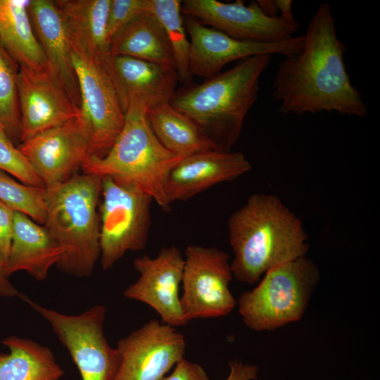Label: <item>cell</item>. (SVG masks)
I'll return each instance as SVG.
<instances>
[{
	"label": "cell",
	"instance_id": "cell-1",
	"mask_svg": "<svg viewBox=\"0 0 380 380\" xmlns=\"http://www.w3.org/2000/svg\"><path fill=\"white\" fill-rule=\"evenodd\" d=\"M345 52L331 8L322 3L309 22L300 51L285 56L278 64L272 96L279 110L284 114L326 111L366 117L367 107L351 83Z\"/></svg>",
	"mask_w": 380,
	"mask_h": 380
},
{
	"label": "cell",
	"instance_id": "cell-2",
	"mask_svg": "<svg viewBox=\"0 0 380 380\" xmlns=\"http://www.w3.org/2000/svg\"><path fill=\"white\" fill-rule=\"evenodd\" d=\"M227 229L232 275L249 284L270 269L305 256L310 247L300 219L273 194L249 196L229 217Z\"/></svg>",
	"mask_w": 380,
	"mask_h": 380
},
{
	"label": "cell",
	"instance_id": "cell-3",
	"mask_svg": "<svg viewBox=\"0 0 380 380\" xmlns=\"http://www.w3.org/2000/svg\"><path fill=\"white\" fill-rule=\"evenodd\" d=\"M272 55L246 58L199 85L175 94L170 104L197 124L219 151H231L258 99L259 83Z\"/></svg>",
	"mask_w": 380,
	"mask_h": 380
},
{
	"label": "cell",
	"instance_id": "cell-4",
	"mask_svg": "<svg viewBox=\"0 0 380 380\" xmlns=\"http://www.w3.org/2000/svg\"><path fill=\"white\" fill-rule=\"evenodd\" d=\"M148 108L144 97L131 94L122 129L110 150L102 157L88 156L81 167L84 173L108 176L118 183L135 186L168 210L165 180L184 158L170 153L156 138L147 118Z\"/></svg>",
	"mask_w": 380,
	"mask_h": 380
},
{
	"label": "cell",
	"instance_id": "cell-5",
	"mask_svg": "<svg viewBox=\"0 0 380 380\" xmlns=\"http://www.w3.org/2000/svg\"><path fill=\"white\" fill-rule=\"evenodd\" d=\"M101 189V177L87 173L45 188L44 225L63 249L56 265L69 275L90 276L100 258Z\"/></svg>",
	"mask_w": 380,
	"mask_h": 380
},
{
	"label": "cell",
	"instance_id": "cell-6",
	"mask_svg": "<svg viewBox=\"0 0 380 380\" xmlns=\"http://www.w3.org/2000/svg\"><path fill=\"white\" fill-rule=\"evenodd\" d=\"M319 279L317 265L306 256L277 265L264 274L256 287L240 296L239 312L256 331L299 321Z\"/></svg>",
	"mask_w": 380,
	"mask_h": 380
},
{
	"label": "cell",
	"instance_id": "cell-7",
	"mask_svg": "<svg viewBox=\"0 0 380 380\" xmlns=\"http://www.w3.org/2000/svg\"><path fill=\"white\" fill-rule=\"evenodd\" d=\"M100 261L107 270L128 251L143 250L151 226L153 198L139 189L101 177Z\"/></svg>",
	"mask_w": 380,
	"mask_h": 380
},
{
	"label": "cell",
	"instance_id": "cell-8",
	"mask_svg": "<svg viewBox=\"0 0 380 380\" xmlns=\"http://www.w3.org/2000/svg\"><path fill=\"white\" fill-rule=\"evenodd\" d=\"M51 325L68 350L82 380H115L120 365L116 348L108 343L103 324L106 308L96 305L78 315H65L21 296Z\"/></svg>",
	"mask_w": 380,
	"mask_h": 380
},
{
	"label": "cell",
	"instance_id": "cell-9",
	"mask_svg": "<svg viewBox=\"0 0 380 380\" xmlns=\"http://www.w3.org/2000/svg\"><path fill=\"white\" fill-rule=\"evenodd\" d=\"M184 260L180 302L187 322L230 313L237 301L229 290L233 275L227 253L216 247L189 245Z\"/></svg>",
	"mask_w": 380,
	"mask_h": 380
},
{
	"label": "cell",
	"instance_id": "cell-10",
	"mask_svg": "<svg viewBox=\"0 0 380 380\" xmlns=\"http://www.w3.org/2000/svg\"><path fill=\"white\" fill-rule=\"evenodd\" d=\"M70 49L80 89V115L89 135V156L102 157L122 131L125 113L105 69L80 51Z\"/></svg>",
	"mask_w": 380,
	"mask_h": 380
},
{
	"label": "cell",
	"instance_id": "cell-11",
	"mask_svg": "<svg viewBox=\"0 0 380 380\" xmlns=\"http://www.w3.org/2000/svg\"><path fill=\"white\" fill-rule=\"evenodd\" d=\"M182 13L204 25H210L230 37L246 42L274 43L294 37L299 29L295 20L265 14L257 1L248 6L241 1L186 0Z\"/></svg>",
	"mask_w": 380,
	"mask_h": 380
},
{
	"label": "cell",
	"instance_id": "cell-12",
	"mask_svg": "<svg viewBox=\"0 0 380 380\" xmlns=\"http://www.w3.org/2000/svg\"><path fill=\"white\" fill-rule=\"evenodd\" d=\"M186 341L175 327L151 319L120 339L115 380H161L184 358Z\"/></svg>",
	"mask_w": 380,
	"mask_h": 380
},
{
	"label": "cell",
	"instance_id": "cell-13",
	"mask_svg": "<svg viewBox=\"0 0 380 380\" xmlns=\"http://www.w3.org/2000/svg\"><path fill=\"white\" fill-rule=\"evenodd\" d=\"M18 148L49 188L75 174L89 156V139L80 115L20 142Z\"/></svg>",
	"mask_w": 380,
	"mask_h": 380
},
{
	"label": "cell",
	"instance_id": "cell-14",
	"mask_svg": "<svg viewBox=\"0 0 380 380\" xmlns=\"http://www.w3.org/2000/svg\"><path fill=\"white\" fill-rule=\"evenodd\" d=\"M184 263L181 251L175 246L163 247L153 258L137 257L133 265L139 277L124 290L123 296L150 306L164 324L173 327L185 326L188 322L179 296Z\"/></svg>",
	"mask_w": 380,
	"mask_h": 380
},
{
	"label": "cell",
	"instance_id": "cell-15",
	"mask_svg": "<svg viewBox=\"0 0 380 380\" xmlns=\"http://www.w3.org/2000/svg\"><path fill=\"white\" fill-rule=\"evenodd\" d=\"M184 24L190 37L189 71L208 79L229 63L262 54L289 56L299 52L303 43V35L274 43L239 41L190 17Z\"/></svg>",
	"mask_w": 380,
	"mask_h": 380
},
{
	"label": "cell",
	"instance_id": "cell-16",
	"mask_svg": "<svg viewBox=\"0 0 380 380\" xmlns=\"http://www.w3.org/2000/svg\"><path fill=\"white\" fill-rule=\"evenodd\" d=\"M20 143L81 114L48 68L20 66Z\"/></svg>",
	"mask_w": 380,
	"mask_h": 380
},
{
	"label": "cell",
	"instance_id": "cell-17",
	"mask_svg": "<svg viewBox=\"0 0 380 380\" xmlns=\"http://www.w3.org/2000/svg\"><path fill=\"white\" fill-rule=\"evenodd\" d=\"M252 166L241 152L209 150L184 157L169 172L165 193L170 204L186 201L247 173Z\"/></svg>",
	"mask_w": 380,
	"mask_h": 380
},
{
	"label": "cell",
	"instance_id": "cell-18",
	"mask_svg": "<svg viewBox=\"0 0 380 380\" xmlns=\"http://www.w3.org/2000/svg\"><path fill=\"white\" fill-rule=\"evenodd\" d=\"M30 18L47 68L72 101L80 107L78 81L63 20L55 1L30 0Z\"/></svg>",
	"mask_w": 380,
	"mask_h": 380
},
{
	"label": "cell",
	"instance_id": "cell-19",
	"mask_svg": "<svg viewBox=\"0 0 380 380\" xmlns=\"http://www.w3.org/2000/svg\"><path fill=\"white\" fill-rule=\"evenodd\" d=\"M70 45L100 64L111 78L108 20L111 0L55 1Z\"/></svg>",
	"mask_w": 380,
	"mask_h": 380
},
{
	"label": "cell",
	"instance_id": "cell-20",
	"mask_svg": "<svg viewBox=\"0 0 380 380\" xmlns=\"http://www.w3.org/2000/svg\"><path fill=\"white\" fill-rule=\"evenodd\" d=\"M111 80L124 113L129 97H144L149 108L170 103L179 80L175 70L127 56H113Z\"/></svg>",
	"mask_w": 380,
	"mask_h": 380
},
{
	"label": "cell",
	"instance_id": "cell-21",
	"mask_svg": "<svg viewBox=\"0 0 380 380\" xmlns=\"http://www.w3.org/2000/svg\"><path fill=\"white\" fill-rule=\"evenodd\" d=\"M63 249L45 226H41L27 215L14 211L13 232L6 274L25 271L38 281L48 277L57 265Z\"/></svg>",
	"mask_w": 380,
	"mask_h": 380
},
{
	"label": "cell",
	"instance_id": "cell-22",
	"mask_svg": "<svg viewBox=\"0 0 380 380\" xmlns=\"http://www.w3.org/2000/svg\"><path fill=\"white\" fill-rule=\"evenodd\" d=\"M112 56H127L176 70L174 53L153 12L142 14L111 39Z\"/></svg>",
	"mask_w": 380,
	"mask_h": 380
},
{
	"label": "cell",
	"instance_id": "cell-23",
	"mask_svg": "<svg viewBox=\"0 0 380 380\" xmlns=\"http://www.w3.org/2000/svg\"><path fill=\"white\" fill-rule=\"evenodd\" d=\"M147 118L160 144L177 156L184 158L202 151L218 150L197 124L170 103L148 108Z\"/></svg>",
	"mask_w": 380,
	"mask_h": 380
},
{
	"label": "cell",
	"instance_id": "cell-24",
	"mask_svg": "<svg viewBox=\"0 0 380 380\" xmlns=\"http://www.w3.org/2000/svg\"><path fill=\"white\" fill-rule=\"evenodd\" d=\"M30 0H0V39L20 63L34 69L47 68L32 26Z\"/></svg>",
	"mask_w": 380,
	"mask_h": 380
},
{
	"label": "cell",
	"instance_id": "cell-25",
	"mask_svg": "<svg viewBox=\"0 0 380 380\" xmlns=\"http://www.w3.org/2000/svg\"><path fill=\"white\" fill-rule=\"evenodd\" d=\"M2 343L9 353H0V380H58L63 375L49 348L16 336Z\"/></svg>",
	"mask_w": 380,
	"mask_h": 380
},
{
	"label": "cell",
	"instance_id": "cell-26",
	"mask_svg": "<svg viewBox=\"0 0 380 380\" xmlns=\"http://www.w3.org/2000/svg\"><path fill=\"white\" fill-rule=\"evenodd\" d=\"M152 12L162 25L172 49L178 80L191 82L189 58L190 42L182 17L181 1L151 0Z\"/></svg>",
	"mask_w": 380,
	"mask_h": 380
},
{
	"label": "cell",
	"instance_id": "cell-27",
	"mask_svg": "<svg viewBox=\"0 0 380 380\" xmlns=\"http://www.w3.org/2000/svg\"><path fill=\"white\" fill-rule=\"evenodd\" d=\"M20 66L0 39V122L13 144L20 142L18 99Z\"/></svg>",
	"mask_w": 380,
	"mask_h": 380
},
{
	"label": "cell",
	"instance_id": "cell-28",
	"mask_svg": "<svg viewBox=\"0 0 380 380\" xmlns=\"http://www.w3.org/2000/svg\"><path fill=\"white\" fill-rule=\"evenodd\" d=\"M0 201L39 224L45 222V188L19 183L0 170Z\"/></svg>",
	"mask_w": 380,
	"mask_h": 380
},
{
	"label": "cell",
	"instance_id": "cell-29",
	"mask_svg": "<svg viewBox=\"0 0 380 380\" xmlns=\"http://www.w3.org/2000/svg\"><path fill=\"white\" fill-rule=\"evenodd\" d=\"M0 170L30 186L44 188L26 158L4 131L0 132Z\"/></svg>",
	"mask_w": 380,
	"mask_h": 380
},
{
	"label": "cell",
	"instance_id": "cell-30",
	"mask_svg": "<svg viewBox=\"0 0 380 380\" xmlns=\"http://www.w3.org/2000/svg\"><path fill=\"white\" fill-rule=\"evenodd\" d=\"M151 11V0H111L108 20L110 39L134 19Z\"/></svg>",
	"mask_w": 380,
	"mask_h": 380
},
{
	"label": "cell",
	"instance_id": "cell-31",
	"mask_svg": "<svg viewBox=\"0 0 380 380\" xmlns=\"http://www.w3.org/2000/svg\"><path fill=\"white\" fill-rule=\"evenodd\" d=\"M13 220L14 210L0 201V266L4 270L12 243Z\"/></svg>",
	"mask_w": 380,
	"mask_h": 380
},
{
	"label": "cell",
	"instance_id": "cell-32",
	"mask_svg": "<svg viewBox=\"0 0 380 380\" xmlns=\"http://www.w3.org/2000/svg\"><path fill=\"white\" fill-rule=\"evenodd\" d=\"M161 380H210L203 368L184 357L175 367L172 372Z\"/></svg>",
	"mask_w": 380,
	"mask_h": 380
},
{
	"label": "cell",
	"instance_id": "cell-33",
	"mask_svg": "<svg viewBox=\"0 0 380 380\" xmlns=\"http://www.w3.org/2000/svg\"><path fill=\"white\" fill-rule=\"evenodd\" d=\"M230 371L225 380H256L258 367L254 365L243 364L237 360L229 362Z\"/></svg>",
	"mask_w": 380,
	"mask_h": 380
},
{
	"label": "cell",
	"instance_id": "cell-34",
	"mask_svg": "<svg viewBox=\"0 0 380 380\" xmlns=\"http://www.w3.org/2000/svg\"><path fill=\"white\" fill-rule=\"evenodd\" d=\"M8 278L9 277L7 276L4 268L0 266V296L11 298L15 296H20L19 291Z\"/></svg>",
	"mask_w": 380,
	"mask_h": 380
},
{
	"label": "cell",
	"instance_id": "cell-35",
	"mask_svg": "<svg viewBox=\"0 0 380 380\" xmlns=\"http://www.w3.org/2000/svg\"><path fill=\"white\" fill-rule=\"evenodd\" d=\"M279 15L288 20H295L291 0H274Z\"/></svg>",
	"mask_w": 380,
	"mask_h": 380
},
{
	"label": "cell",
	"instance_id": "cell-36",
	"mask_svg": "<svg viewBox=\"0 0 380 380\" xmlns=\"http://www.w3.org/2000/svg\"><path fill=\"white\" fill-rule=\"evenodd\" d=\"M256 1L262 11L267 15L270 17L279 16L274 0H258Z\"/></svg>",
	"mask_w": 380,
	"mask_h": 380
},
{
	"label": "cell",
	"instance_id": "cell-37",
	"mask_svg": "<svg viewBox=\"0 0 380 380\" xmlns=\"http://www.w3.org/2000/svg\"><path fill=\"white\" fill-rule=\"evenodd\" d=\"M1 131H4V127H3L2 125H1V122H0V132H1Z\"/></svg>",
	"mask_w": 380,
	"mask_h": 380
}]
</instances>
